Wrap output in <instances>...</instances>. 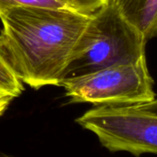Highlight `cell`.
Instances as JSON below:
<instances>
[{"mask_svg":"<svg viewBox=\"0 0 157 157\" xmlns=\"http://www.w3.org/2000/svg\"><path fill=\"white\" fill-rule=\"evenodd\" d=\"M137 108L140 109V110H144L147 112H151V113H154L157 114V98H155L154 100L146 103V104H142V105H134Z\"/></svg>","mask_w":157,"mask_h":157,"instance_id":"obj_9","label":"cell"},{"mask_svg":"<svg viewBox=\"0 0 157 157\" xmlns=\"http://www.w3.org/2000/svg\"><path fill=\"white\" fill-rule=\"evenodd\" d=\"M74 10L84 15H91L108 0H64Z\"/></svg>","mask_w":157,"mask_h":157,"instance_id":"obj_8","label":"cell"},{"mask_svg":"<svg viewBox=\"0 0 157 157\" xmlns=\"http://www.w3.org/2000/svg\"><path fill=\"white\" fill-rule=\"evenodd\" d=\"M58 86L65 89L69 103L137 105L156 98L146 56L133 63L63 78Z\"/></svg>","mask_w":157,"mask_h":157,"instance_id":"obj_3","label":"cell"},{"mask_svg":"<svg viewBox=\"0 0 157 157\" xmlns=\"http://www.w3.org/2000/svg\"><path fill=\"white\" fill-rule=\"evenodd\" d=\"M21 7H43L72 10L64 0H0V15L9 10Z\"/></svg>","mask_w":157,"mask_h":157,"instance_id":"obj_7","label":"cell"},{"mask_svg":"<svg viewBox=\"0 0 157 157\" xmlns=\"http://www.w3.org/2000/svg\"><path fill=\"white\" fill-rule=\"evenodd\" d=\"M24 91L22 82L19 78L10 63L0 47V98H14Z\"/></svg>","mask_w":157,"mask_h":157,"instance_id":"obj_6","label":"cell"},{"mask_svg":"<svg viewBox=\"0 0 157 157\" xmlns=\"http://www.w3.org/2000/svg\"><path fill=\"white\" fill-rule=\"evenodd\" d=\"M11 101L12 100L10 98H0V117H1L5 113V111L8 109Z\"/></svg>","mask_w":157,"mask_h":157,"instance_id":"obj_10","label":"cell"},{"mask_svg":"<svg viewBox=\"0 0 157 157\" xmlns=\"http://www.w3.org/2000/svg\"><path fill=\"white\" fill-rule=\"evenodd\" d=\"M76 122L94 133L102 146L112 152L126 151L136 157L157 154V114L134 105H99Z\"/></svg>","mask_w":157,"mask_h":157,"instance_id":"obj_4","label":"cell"},{"mask_svg":"<svg viewBox=\"0 0 157 157\" xmlns=\"http://www.w3.org/2000/svg\"><path fill=\"white\" fill-rule=\"evenodd\" d=\"M0 157H13V156L8 155V154H4V153H0Z\"/></svg>","mask_w":157,"mask_h":157,"instance_id":"obj_11","label":"cell"},{"mask_svg":"<svg viewBox=\"0 0 157 157\" xmlns=\"http://www.w3.org/2000/svg\"><path fill=\"white\" fill-rule=\"evenodd\" d=\"M146 44L142 34L125 18L117 3L108 0L89 16L63 78L136 62L146 56Z\"/></svg>","mask_w":157,"mask_h":157,"instance_id":"obj_2","label":"cell"},{"mask_svg":"<svg viewBox=\"0 0 157 157\" xmlns=\"http://www.w3.org/2000/svg\"><path fill=\"white\" fill-rule=\"evenodd\" d=\"M148 43L157 36V0H114Z\"/></svg>","mask_w":157,"mask_h":157,"instance_id":"obj_5","label":"cell"},{"mask_svg":"<svg viewBox=\"0 0 157 157\" xmlns=\"http://www.w3.org/2000/svg\"><path fill=\"white\" fill-rule=\"evenodd\" d=\"M89 16L55 8L9 10L0 15V47L22 82L58 86Z\"/></svg>","mask_w":157,"mask_h":157,"instance_id":"obj_1","label":"cell"}]
</instances>
